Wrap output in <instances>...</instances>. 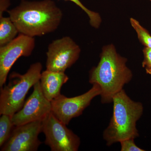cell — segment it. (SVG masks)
I'll use <instances>...</instances> for the list:
<instances>
[{
	"label": "cell",
	"mask_w": 151,
	"mask_h": 151,
	"mask_svg": "<svg viewBox=\"0 0 151 151\" xmlns=\"http://www.w3.org/2000/svg\"><path fill=\"white\" fill-rule=\"evenodd\" d=\"M126 58L122 56L112 44L104 45L97 66L89 72V83L97 84L101 89V103H112L113 97L129 83L133 77Z\"/></svg>",
	"instance_id": "2"
},
{
	"label": "cell",
	"mask_w": 151,
	"mask_h": 151,
	"mask_svg": "<svg viewBox=\"0 0 151 151\" xmlns=\"http://www.w3.org/2000/svg\"><path fill=\"white\" fill-rule=\"evenodd\" d=\"M101 89L97 84L83 94L67 97L60 94L51 101V113L60 122L69 124L71 119L81 116L83 111L97 96L100 95Z\"/></svg>",
	"instance_id": "6"
},
{
	"label": "cell",
	"mask_w": 151,
	"mask_h": 151,
	"mask_svg": "<svg viewBox=\"0 0 151 151\" xmlns=\"http://www.w3.org/2000/svg\"><path fill=\"white\" fill-rule=\"evenodd\" d=\"M33 91L19 111L12 117L14 126L27 124L35 121H42L51 112V102L44 95L40 81L33 86Z\"/></svg>",
	"instance_id": "9"
},
{
	"label": "cell",
	"mask_w": 151,
	"mask_h": 151,
	"mask_svg": "<svg viewBox=\"0 0 151 151\" xmlns=\"http://www.w3.org/2000/svg\"><path fill=\"white\" fill-rule=\"evenodd\" d=\"M10 5V0H0V17L3 16L4 12L8 11Z\"/></svg>",
	"instance_id": "18"
},
{
	"label": "cell",
	"mask_w": 151,
	"mask_h": 151,
	"mask_svg": "<svg viewBox=\"0 0 151 151\" xmlns=\"http://www.w3.org/2000/svg\"><path fill=\"white\" fill-rule=\"evenodd\" d=\"M121 151H145L138 147L135 142L134 139H129L121 141Z\"/></svg>",
	"instance_id": "16"
},
{
	"label": "cell",
	"mask_w": 151,
	"mask_h": 151,
	"mask_svg": "<svg viewBox=\"0 0 151 151\" xmlns=\"http://www.w3.org/2000/svg\"><path fill=\"white\" fill-rule=\"evenodd\" d=\"M68 79L69 78L65 72L47 70L42 71L40 81L44 95L51 102L61 94V87Z\"/></svg>",
	"instance_id": "11"
},
{
	"label": "cell",
	"mask_w": 151,
	"mask_h": 151,
	"mask_svg": "<svg viewBox=\"0 0 151 151\" xmlns=\"http://www.w3.org/2000/svg\"><path fill=\"white\" fill-rule=\"evenodd\" d=\"M42 121L14 126L10 136L1 147V151H36L42 144L38 139Z\"/></svg>",
	"instance_id": "10"
},
{
	"label": "cell",
	"mask_w": 151,
	"mask_h": 151,
	"mask_svg": "<svg viewBox=\"0 0 151 151\" xmlns=\"http://www.w3.org/2000/svg\"><path fill=\"white\" fill-rule=\"evenodd\" d=\"M144 59L142 65L146 73L151 75V48L145 47L143 49Z\"/></svg>",
	"instance_id": "17"
},
{
	"label": "cell",
	"mask_w": 151,
	"mask_h": 151,
	"mask_svg": "<svg viewBox=\"0 0 151 151\" xmlns=\"http://www.w3.org/2000/svg\"><path fill=\"white\" fill-rule=\"evenodd\" d=\"M150 1H151V0H150Z\"/></svg>",
	"instance_id": "19"
},
{
	"label": "cell",
	"mask_w": 151,
	"mask_h": 151,
	"mask_svg": "<svg viewBox=\"0 0 151 151\" xmlns=\"http://www.w3.org/2000/svg\"><path fill=\"white\" fill-rule=\"evenodd\" d=\"M113 113L109 125L103 133L106 145L139 137L137 124L144 112L141 102L132 100L124 89L113 97Z\"/></svg>",
	"instance_id": "3"
},
{
	"label": "cell",
	"mask_w": 151,
	"mask_h": 151,
	"mask_svg": "<svg viewBox=\"0 0 151 151\" xmlns=\"http://www.w3.org/2000/svg\"><path fill=\"white\" fill-rule=\"evenodd\" d=\"M64 1H70L78 6L84 11V12L87 14L89 19V22L90 25L92 27L95 29H98L100 27L102 23V20L100 14L89 9L84 5L80 1V0H64Z\"/></svg>",
	"instance_id": "15"
},
{
	"label": "cell",
	"mask_w": 151,
	"mask_h": 151,
	"mask_svg": "<svg viewBox=\"0 0 151 151\" xmlns=\"http://www.w3.org/2000/svg\"><path fill=\"white\" fill-rule=\"evenodd\" d=\"M35 47L34 37L20 34L13 40L0 47V87L5 84L9 72L17 60L28 57Z\"/></svg>",
	"instance_id": "8"
},
{
	"label": "cell",
	"mask_w": 151,
	"mask_h": 151,
	"mask_svg": "<svg viewBox=\"0 0 151 151\" xmlns=\"http://www.w3.org/2000/svg\"><path fill=\"white\" fill-rule=\"evenodd\" d=\"M80 47L69 36L52 41L46 52V70L65 72L79 59Z\"/></svg>",
	"instance_id": "7"
},
{
	"label": "cell",
	"mask_w": 151,
	"mask_h": 151,
	"mask_svg": "<svg viewBox=\"0 0 151 151\" xmlns=\"http://www.w3.org/2000/svg\"><path fill=\"white\" fill-rule=\"evenodd\" d=\"M14 127L12 121V116L2 114L0 118V147H1L8 140L13 128Z\"/></svg>",
	"instance_id": "13"
},
{
	"label": "cell",
	"mask_w": 151,
	"mask_h": 151,
	"mask_svg": "<svg viewBox=\"0 0 151 151\" xmlns=\"http://www.w3.org/2000/svg\"><path fill=\"white\" fill-rule=\"evenodd\" d=\"M42 132L45 135V143L52 151H77L79 149L80 138L51 112L42 121Z\"/></svg>",
	"instance_id": "5"
},
{
	"label": "cell",
	"mask_w": 151,
	"mask_h": 151,
	"mask_svg": "<svg viewBox=\"0 0 151 151\" xmlns=\"http://www.w3.org/2000/svg\"><path fill=\"white\" fill-rule=\"evenodd\" d=\"M130 22L132 27L137 33L140 42L145 47L151 48V35L148 31L141 25L136 19L131 18Z\"/></svg>",
	"instance_id": "14"
},
{
	"label": "cell",
	"mask_w": 151,
	"mask_h": 151,
	"mask_svg": "<svg viewBox=\"0 0 151 151\" xmlns=\"http://www.w3.org/2000/svg\"><path fill=\"white\" fill-rule=\"evenodd\" d=\"M42 65L36 62L30 66L26 73L13 72L9 76L8 85L1 88L0 114L12 117L22 108L30 89L40 80Z\"/></svg>",
	"instance_id": "4"
},
{
	"label": "cell",
	"mask_w": 151,
	"mask_h": 151,
	"mask_svg": "<svg viewBox=\"0 0 151 151\" xmlns=\"http://www.w3.org/2000/svg\"><path fill=\"white\" fill-rule=\"evenodd\" d=\"M7 12L19 33L33 37L54 32L63 16L61 9L52 0H22Z\"/></svg>",
	"instance_id": "1"
},
{
	"label": "cell",
	"mask_w": 151,
	"mask_h": 151,
	"mask_svg": "<svg viewBox=\"0 0 151 151\" xmlns=\"http://www.w3.org/2000/svg\"><path fill=\"white\" fill-rule=\"evenodd\" d=\"M19 32L9 17H0V47L13 40Z\"/></svg>",
	"instance_id": "12"
}]
</instances>
